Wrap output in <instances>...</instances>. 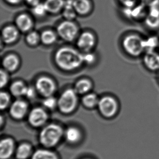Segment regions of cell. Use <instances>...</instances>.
Returning <instances> with one entry per match:
<instances>
[{"mask_svg": "<svg viewBox=\"0 0 159 159\" xmlns=\"http://www.w3.org/2000/svg\"><path fill=\"white\" fill-rule=\"evenodd\" d=\"M55 60L58 66L66 71L77 69L84 62L83 54L69 48H61L58 50L55 56Z\"/></svg>", "mask_w": 159, "mask_h": 159, "instance_id": "1", "label": "cell"}, {"mask_svg": "<svg viewBox=\"0 0 159 159\" xmlns=\"http://www.w3.org/2000/svg\"><path fill=\"white\" fill-rule=\"evenodd\" d=\"M63 135L62 129L55 124L48 125L40 134V141L44 146L52 147L60 141Z\"/></svg>", "mask_w": 159, "mask_h": 159, "instance_id": "2", "label": "cell"}, {"mask_svg": "<svg viewBox=\"0 0 159 159\" xmlns=\"http://www.w3.org/2000/svg\"><path fill=\"white\" fill-rule=\"evenodd\" d=\"M122 46L127 54L134 57H138L144 52L143 39L138 35L130 34L125 37Z\"/></svg>", "mask_w": 159, "mask_h": 159, "instance_id": "3", "label": "cell"}, {"mask_svg": "<svg viewBox=\"0 0 159 159\" xmlns=\"http://www.w3.org/2000/svg\"><path fill=\"white\" fill-rule=\"evenodd\" d=\"M77 93L73 89H67L60 96L58 101V107L65 114L73 111L77 103Z\"/></svg>", "mask_w": 159, "mask_h": 159, "instance_id": "4", "label": "cell"}, {"mask_svg": "<svg viewBox=\"0 0 159 159\" xmlns=\"http://www.w3.org/2000/svg\"><path fill=\"white\" fill-rule=\"evenodd\" d=\"M98 106L101 114L106 117H111L116 115L118 111V103L116 99L110 96L102 98Z\"/></svg>", "mask_w": 159, "mask_h": 159, "instance_id": "5", "label": "cell"}, {"mask_svg": "<svg viewBox=\"0 0 159 159\" xmlns=\"http://www.w3.org/2000/svg\"><path fill=\"white\" fill-rule=\"evenodd\" d=\"M36 89L42 96L48 97L51 96L56 90V85L51 79L47 77H42L36 82Z\"/></svg>", "mask_w": 159, "mask_h": 159, "instance_id": "6", "label": "cell"}, {"mask_svg": "<svg viewBox=\"0 0 159 159\" xmlns=\"http://www.w3.org/2000/svg\"><path fill=\"white\" fill-rule=\"evenodd\" d=\"M58 33L65 40L71 41L75 38L77 33V28L71 22H63L58 27Z\"/></svg>", "mask_w": 159, "mask_h": 159, "instance_id": "7", "label": "cell"}, {"mask_svg": "<svg viewBox=\"0 0 159 159\" xmlns=\"http://www.w3.org/2000/svg\"><path fill=\"white\" fill-rule=\"evenodd\" d=\"M48 114L41 108H35L33 109L28 115V121L34 127H40L48 120Z\"/></svg>", "mask_w": 159, "mask_h": 159, "instance_id": "8", "label": "cell"}, {"mask_svg": "<svg viewBox=\"0 0 159 159\" xmlns=\"http://www.w3.org/2000/svg\"><path fill=\"white\" fill-rule=\"evenodd\" d=\"M143 62L144 66L149 71H159V53L155 51L145 52Z\"/></svg>", "mask_w": 159, "mask_h": 159, "instance_id": "9", "label": "cell"}, {"mask_svg": "<svg viewBox=\"0 0 159 159\" xmlns=\"http://www.w3.org/2000/svg\"><path fill=\"white\" fill-rule=\"evenodd\" d=\"M28 110L26 102L21 100L14 102L10 107V114L13 118L20 120L25 116Z\"/></svg>", "mask_w": 159, "mask_h": 159, "instance_id": "10", "label": "cell"}, {"mask_svg": "<svg viewBox=\"0 0 159 159\" xmlns=\"http://www.w3.org/2000/svg\"><path fill=\"white\" fill-rule=\"evenodd\" d=\"M147 27L151 29L159 28V6L149 7L148 14L145 19Z\"/></svg>", "mask_w": 159, "mask_h": 159, "instance_id": "11", "label": "cell"}, {"mask_svg": "<svg viewBox=\"0 0 159 159\" xmlns=\"http://www.w3.org/2000/svg\"><path fill=\"white\" fill-rule=\"evenodd\" d=\"M146 6L143 3L136 5L132 8H126L124 9V14L129 18L139 20L144 17L146 14Z\"/></svg>", "mask_w": 159, "mask_h": 159, "instance_id": "12", "label": "cell"}, {"mask_svg": "<svg viewBox=\"0 0 159 159\" xmlns=\"http://www.w3.org/2000/svg\"><path fill=\"white\" fill-rule=\"evenodd\" d=\"M95 43V37L89 32L83 33L77 42L78 46L84 51H89L93 47Z\"/></svg>", "mask_w": 159, "mask_h": 159, "instance_id": "13", "label": "cell"}, {"mask_svg": "<svg viewBox=\"0 0 159 159\" xmlns=\"http://www.w3.org/2000/svg\"><path fill=\"white\" fill-rule=\"evenodd\" d=\"M14 150V143L11 139L7 138L0 143L1 159H8L13 154Z\"/></svg>", "mask_w": 159, "mask_h": 159, "instance_id": "14", "label": "cell"}, {"mask_svg": "<svg viewBox=\"0 0 159 159\" xmlns=\"http://www.w3.org/2000/svg\"><path fill=\"white\" fill-rule=\"evenodd\" d=\"M17 30L13 26L7 27L2 31V39L6 43H12L17 39Z\"/></svg>", "mask_w": 159, "mask_h": 159, "instance_id": "15", "label": "cell"}, {"mask_svg": "<svg viewBox=\"0 0 159 159\" xmlns=\"http://www.w3.org/2000/svg\"><path fill=\"white\" fill-rule=\"evenodd\" d=\"M19 64V60L16 56L10 54L7 56L3 61V66L4 69L8 71H15Z\"/></svg>", "mask_w": 159, "mask_h": 159, "instance_id": "16", "label": "cell"}, {"mask_svg": "<svg viewBox=\"0 0 159 159\" xmlns=\"http://www.w3.org/2000/svg\"><path fill=\"white\" fill-rule=\"evenodd\" d=\"M16 24L17 27L22 32L30 30L32 25V22L30 17L25 14H22L17 17Z\"/></svg>", "mask_w": 159, "mask_h": 159, "instance_id": "17", "label": "cell"}, {"mask_svg": "<svg viewBox=\"0 0 159 159\" xmlns=\"http://www.w3.org/2000/svg\"><path fill=\"white\" fill-rule=\"evenodd\" d=\"M159 46V39L157 36H151L143 39L144 52L154 51Z\"/></svg>", "mask_w": 159, "mask_h": 159, "instance_id": "18", "label": "cell"}, {"mask_svg": "<svg viewBox=\"0 0 159 159\" xmlns=\"http://www.w3.org/2000/svg\"><path fill=\"white\" fill-rule=\"evenodd\" d=\"M67 141L70 143L78 142L81 138V133L80 130L75 127H70L65 133Z\"/></svg>", "mask_w": 159, "mask_h": 159, "instance_id": "19", "label": "cell"}, {"mask_svg": "<svg viewBox=\"0 0 159 159\" xmlns=\"http://www.w3.org/2000/svg\"><path fill=\"white\" fill-rule=\"evenodd\" d=\"M73 7L77 13L85 14L90 9V4L88 0H76L73 2Z\"/></svg>", "mask_w": 159, "mask_h": 159, "instance_id": "20", "label": "cell"}, {"mask_svg": "<svg viewBox=\"0 0 159 159\" xmlns=\"http://www.w3.org/2000/svg\"><path fill=\"white\" fill-rule=\"evenodd\" d=\"M44 4L47 11L51 13H56L60 11L64 2L63 0H46Z\"/></svg>", "mask_w": 159, "mask_h": 159, "instance_id": "21", "label": "cell"}, {"mask_svg": "<svg viewBox=\"0 0 159 159\" xmlns=\"http://www.w3.org/2000/svg\"><path fill=\"white\" fill-rule=\"evenodd\" d=\"M27 86L21 81L15 82L11 86V93L15 97L25 96Z\"/></svg>", "mask_w": 159, "mask_h": 159, "instance_id": "22", "label": "cell"}, {"mask_svg": "<svg viewBox=\"0 0 159 159\" xmlns=\"http://www.w3.org/2000/svg\"><path fill=\"white\" fill-rule=\"evenodd\" d=\"M32 152V148L30 144L24 143L17 148L16 157L18 159H27Z\"/></svg>", "mask_w": 159, "mask_h": 159, "instance_id": "23", "label": "cell"}, {"mask_svg": "<svg viewBox=\"0 0 159 159\" xmlns=\"http://www.w3.org/2000/svg\"><path fill=\"white\" fill-rule=\"evenodd\" d=\"M92 86L91 82L87 80H80L75 84V90L79 94H83L88 93Z\"/></svg>", "mask_w": 159, "mask_h": 159, "instance_id": "24", "label": "cell"}, {"mask_svg": "<svg viewBox=\"0 0 159 159\" xmlns=\"http://www.w3.org/2000/svg\"><path fill=\"white\" fill-rule=\"evenodd\" d=\"M32 159H58L55 153L45 149H39L32 155Z\"/></svg>", "mask_w": 159, "mask_h": 159, "instance_id": "25", "label": "cell"}, {"mask_svg": "<svg viewBox=\"0 0 159 159\" xmlns=\"http://www.w3.org/2000/svg\"><path fill=\"white\" fill-rule=\"evenodd\" d=\"M83 102L86 107H93L98 105L99 100L96 95L93 93H90L84 96Z\"/></svg>", "mask_w": 159, "mask_h": 159, "instance_id": "26", "label": "cell"}, {"mask_svg": "<svg viewBox=\"0 0 159 159\" xmlns=\"http://www.w3.org/2000/svg\"><path fill=\"white\" fill-rule=\"evenodd\" d=\"M41 40L45 45H51L54 43L56 40V35L54 33L50 30L43 32L40 37Z\"/></svg>", "mask_w": 159, "mask_h": 159, "instance_id": "27", "label": "cell"}, {"mask_svg": "<svg viewBox=\"0 0 159 159\" xmlns=\"http://www.w3.org/2000/svg\"><path fill=\"white\" fill-rule=\"evenodd\" d=\"M73 8H74L73 2H71V1H70V2H67L65 6V10L64 13L65 16L67 19H72L75 16V9H73Z\"/></svg>", "mask_w": 159, "mask_h": 159, "instance_id": "28", "label": "cell"}, {"mask_svg": "<svg viewBox=\"0 0 159 159\" xmlns=\"http://www.w3.org/2000/svg\"><path fill=\"white\" fill-rule=\"evenodd\" d=\"M10 102V97L8 94L5 92H2L0 95V107L1 109H6Z\"/></svg>", "mask_w": 159, "mask_h": 159, "instance_id": "29", "label": "cell"}, {"mask_svg": "<svg viewBox=\"0 0 159 159\" xmlns=\"http://www.w3.org/2000/svg\"><path fill=\"white\" fill-rule=\"evenodd\" d=\"M39 40H40V37L39 35L37 32H32L28 34V35L26 38V40L30 45H35L37 43H38Z\"/></svg>", "mask_w": 159, "mask_h": 159, "instance_id": "30", "label": "cell"}, {"mask_svg": "<svg viewBox=\"0 0 159 159\" xmlns=\"http://www.w3.org/2000/svg\"><path fill=\"white\" fill-rule=\"evenodd\" d=\"M43 104L46 107L52 109L56 107V106L58 104V102L54 97L50 96L46 97V98L43 101Z\"/></svg>", "mask_w": 159, "mask_h": 159, "instance_id": "31", "label": "cell"}, {"mask_svg": "<svg viewBox=\"0 0 159 159\" xmlns=\"http://www.w3.org/2000/svg\"><path fill=\"white\" fill-rule=\"evenodd\" d=\"M47 11L45 6L44 4H38L35 6L33 9V12L36 15L42 16L43 15L46 11Z\"/></svg>", "mask_w": 159, "mask_h": 159, "instance_id": "32", "label": "cell"}, {"mask_svg": "<svg viewBox=\"0 0 159 159\" xmlns=\"http://www.w3.org/2000/svg\"><path fill=\"white\" fill-rule=\"evenodd\" d=\"M0 79H1V87L3 88V86L6 85L7 82L8 81V76L6 72L3 70L1 71V76H0Z\"/></svg>", "mask_w": 159, "mask_h": 159, "instance_id": "33", "label": "cell"}, {"mask_svg": "<svg viewBox=\"0 0 159 159\" xmlns=\"http://www.w3.org/2000/svg\"><path fill=\"white\" fill-rule=\"evenodd\" d=\"M123 6L126 8H132L137 4L138 0H120Z\"/></svg>", "mask_w": 159, "mask_h": 159, "instance_id": "34", "label": "cell"}, {"mask_svg": "<svg viewBox=\"0 0 159 159\" xmlns=\"http://www.w3.org/2000/svg\"><path fill=\"white\" fill-rule=\"evenodd\" d=\"M140 1L146 6L149 7L159 5V0H140Z\"/></svg>", "mask_w": 159, "mask_h": 159, "instance_id": "35", "label": "cell"}, {"mask_svg": "<svg viewBox=\"0 0 159 159\" xmlns=\"http://www.w3.org/2000/svg\"><path fill=\"white\" fill-rule=\"evenodd\" d=\"M83 60L87 64H91L95 61V57L93 54L86 53L83 54Z\"/></svg>", "mask_w": 159, "mask_h": 159, "instance_id": "36", "label": "cell"}, {"mask_svg": "<svg viewBox=\"0 0 159 159\" xmlns=\"http://www.w3.org/2000/svg\"><path fill=\"white\" fill-rule=\"evenodd\" d=\"M25 96L30 99L34 98L35 96V91L34 89L32 87H27Z\"/></svg>", "mask_w": 159, "mask_h": 159, "instance_id": "37", "label": "cell"}, {"mask_svg": "<svg viewBox=\"0 0 159 159\" xmlns=\"http://www.w3.org/2000/svg\"><path fill=\"white\" fill-rule=\"evenodd\" d=\"M27 2L30 3V4H32L34 6H36L38 4H39V2L38 0H26Z\"/></svg>", "mask_w": 159, "mask_h": 159, "instance_id": "38", "label": "cell"}, {"mask_svg": "<svg viewBox=\"0 0 159 159\" xmlns=\"http://www.w3.org/2000/svg\"><path fill=\"white\" fill-rule=\"evenodd\" d=\"M6 1L11 4H16L21 2L22 0H6Z\"/></svg>", "mask_w": 159, "mask_h": 159, "instance_id": "39", "label": "cell"}]
</instances>
